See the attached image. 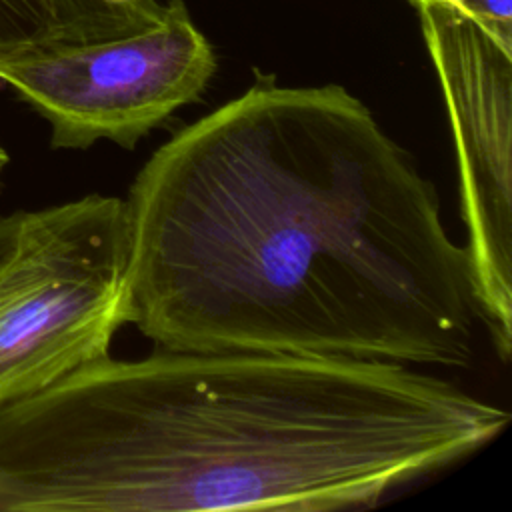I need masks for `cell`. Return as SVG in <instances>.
I'll use <instances>...</instances> for the list:
<instances>
[{"mask_svg": "<svg viewBox=\"0 0 512 512\" xmlns=\"http://www.w3.org/2000/svg\"><path fill=\"white\" fill-rule=\"evenodd\" d=\"M124 200L128 324L156 348L470 362L466 246L340 84L256 80L160 144Z\"/></svg>", "mask_w": 512, "mask_h": 512, "instance_id": "1", "label": "cell"}, {"mask_svg": "<svg viewBox=\"0 0 512 512\" xmlns=\"http://www.w3.org/2000/svg\"><path fill=\"white\" fill-rule=\"evenodd\" d=\"M508 422L406 364L108 354L0 402V512L370 508Z\"/></svg>", "mask_w": 512, "mask_h": 512, "instance_id": "2", "label": "cell"}, {"mask_svg": "<svg viewBox=\"0 0 512 512\" xmlns=\"http://www.w3.org/2000/svg\"><path fill=\"white\" fill-rule=\"evenodd\" d=\"M128 302L124 198L86 194L18 210L0 262V402L108 356Z\"/></svg>", "mask_w": 512, "mask_h": 512, "instance_id": "3", "label": "cell"}, {"mask_svg": "<svg viewBox=\"0 0 512 512\" xmlns=\"http://www.w3.org/2000/svg\"><path fill=\"white\" fill-rule=\"evenodd\" d=\"M216 72V54L182 0L130 30L44 48L0 64V82L50 124V146L98 140L136 148Z\"/></svg>", "mask_w": 512, "mask_h": 512, "instance_id": "4", "label": "cell"}, {"mask_svg": "<svg viewBox=\"0 0 512 512\" xmlns=\"http://www.w3.org/2000/svg\"><path fill=\"white\" fill-rule=\"evenodd\" d=\"M454 138L478 318L512 350V40L448 4L414 6Z\"/></svg>", "mask_w": 512, "mask_h": 512, "instance_id": "5", "label": "cell"}, {"mask_svg": "<svg viewBox=\"0 0 512 512\" xmlns=\"http://www.w3.org/2000/svg\"><path fill=\"white\" fill-rule=\"evenodd\" d=\"M160 8L156 0H0V64L130 30L152 20Z\"/></svg>", "mask_w": 512, "mask_h": 512, "instance_id": "6", "label": "cell"}, {"mask_svg": "<svg viewBox=\"0 0 512 512\" xmlns=\"http://www.w3.org/2000/svg\"><path fill=\"white\" fill-rule=\"evenodd\" d=\"M412 6L420 4H448L472 16L492 32L512 40V0H408Z\"/></svg>", "mask_w": 512, "mask_h": 512, "instance_id": "7", "label": "cell"}, {"mask_svg": "<svg viewBox=\"0 0 512 512\" xmlns=\"http://www.w3.org/2000/svg\"><path fill=\"white\" fill-rule=\"evenodd\" d=\"M16 218H18V212H12L8 216H0V262L4 260L10 244H12V238H14V230H16Z\"/></svg>", "mask_w": 512, "mask_h": 512, "instance_id": "8", "label": "cell"}, {"mask_svg": "<svg viewBox=\"0 0 512 512\" xmlns=\"http://www.w3.org/2000/svg\"><path fill=\"white\" fill-rule=\"evenodd\" d=\"M8 160H10V156H8V152L4 150V146L0 144V174L4 172V168H6V164H8Z\"/></svg>", "mask_w": 512, "mask_h": 512, "instance_id": "9", "label": "cell"}, {"mask_svg": "<svg viewBox=\"0 0 512 512\" xmlns=\"http://www.w3.org/2000/svg\"><path fill=\"white\" fill-rule=\"evenodd\" d=\"M102 2H128V0H102Z\"/></svg>", "mask_w": 512, "mask_h": 512, "instance_id": "10", "label": "cell"}]
</instances>
